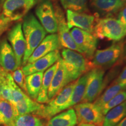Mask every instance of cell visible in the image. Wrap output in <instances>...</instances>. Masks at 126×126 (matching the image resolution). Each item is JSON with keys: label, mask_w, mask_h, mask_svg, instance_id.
Here are the masks:
<instances>
[{"label": "cell", "mask_w": 126, "mask_h": 126, "mask_svg": "<svg viewBox=\"0 0 126 126\" xmlns=\"http://www.w3.org/2000/svg\"><path fill=\"white\" fill-rule=\"evenodd\" d=\"M17 116L16 110L11 103L0 97V124L8 126Z\"/></svg>", "instance_id": "25"}, {"label": "cell", "mask_w": 126, "mask_h": 126, "mask_svg": "<svg viewBox=\"0 0 126 126\" xmlns=\"http://www.w3.org/2000/svg\"><path fill=\"white\" fill-rule=\"evenodd\" d=\"M88 0H60L63 7L66 10L83 13L87 12Z\"/></svg>", "instance_id": "27"}, {"label": "cell", "mask_w": 126, "mask_h": 126, "mask_svg": "<svg viewBox=\"0 0 126 126\" xmlns=\"http://www.w3.org/2000/svg\"><path fill=\"white\" fill-rule=\"evenodd\" d=\"M93 34L96 38L107 39L117 42L126 35V31L116 19L106 18L96 19Z\"/></svg>", "instance_id": "4"}, {"label": "cell", "mask_w": 126, "mask_h": 126, "mask_svg": "<svg viewBox=\"0 0 126 126\" xmlns=\"http://www.w3.org/2000/svg\"><path fill=\"white\" fill-rule=\"evenodd\" d=\"M61 57L68 83L76 81L93 68L86 57L74 50L64 48L61 51Z\"/></svg>", "instance_id": "2"}, {"label": "cell", "mask_w": 126, "mask_h": 126, "mask_svg": "<svg viewBox=\"0 0 126 126\" xmlns=\"http://www.w3.org/2000/svg\"><path fill=\"white\" fill-rule=\"evenodd\" d=\"M75 81L64 86L53 99L44 105L42 109L36 112L35 114L40 117L49 120L50 118L64 110V108L71 95L74 87Z\"/></svg>", "instance_id": "5"}, {"label": "cell", "mask_w": 126, "mask_h": 126, "mask_svg": "<svg viewBox=\"0 0 126 126\" xmlns=\"http://www.w3.org/2000/svg\"><path fill=\"white\" fill-rule=\"evenodd\" d=\"M1 4H0V12H1Z\"/></svg>", "instance_id": "36"}, {"label": "cell", "mask_w": 126, "mask_h": 126, "mask_svg": "<svg viewBox=\"0 0 126 126\" xmlns=\"http://www.w3.org/2000/svg\"><path fill=\"white\" fill-rule=\"evenodd\" d=\"M8 126H46L40 117L32 114L18 115Z\"/></svg>", "instance_id": "26"}, {"label": "cell", "mask_w": 126, "mask_h": 126, "mask_svg": "<svg viewBox=\"0 0 126 126\" xmlns=\"http://www.w3.org/2000/svg\"><path fill=\"white\" fill-rule=\"evenodd\" d=\"M3 1H4V0H0V2H2Z\"/></svg>", "instance_id": "38"}, {"label": "cell", "mask_w": 126, "mask_h": 126, "mask_svg": "<svg viewBox=\"0 0 126 126\" xmlns=\"http://www.w3.org/2000/svg\"><path fill=\"white\" fill-rule=\"evenodd\" d=\"M123 48V42H117L106 48L96 50L91 62L93 68L104 69L112 66L122 56Z\"/></svg>", "instance_id": "6"}, {"label": "cell", "mask_w": 126, "mask_h": 126, "mask_svg": "<svg viewBox=\"0 0 126 126\" xmlns=\"http://www.w3.org/2000/svg\"><path fill=\"white\" fill-rule=\"evenodd\" d=\"M23 33L26 40V50L23 56V65L27 61L36 48L46 35V31L33 14L25 16L22 25Z\"/></svg>", "instance_id": "1"}, {"label": "cell", "mask_w": 126, "mask_h": 126, "mask_svg": "<svg viewBox=\"0 0 126 126\" xmlns=\"http://www.w3.org/2000/svg\"><path fill=\"white\" fill-rule=\"evenodd\" d=\"M70 33L81 54L92 60L98 43L96 37L92 33L77 28H72Z\"/></svg>", "instance_id": "9"}, {"label": "cell", "mask_w": 126, "mask_h": 126, "mask_svg": "<svg viewBox=\"0 0 126 126\" xmlns=\"http://www.w3.org/2000/svg\"><path fill=\"white\" fill-rule=\"evenodd\" d=\"M7 37L15 55L18 68L21 65L26 50V40L21 23L16 24L8 33Z\"/></svg>", "instance_id": "12"}, {"label": "cell", "mask_w": 126, "mask_h": 126, "mask_svg": "<svg viewBox=\"0 0 126 126\" xmlns=\"http://www.w3.org/2000/svg\"><path fill=\"white\" fill-rule=\"evenodd\" d=\"M92 7L103 15H112L118 11L125 5L122 0H91Z\"/></svg>", "instance_id": "18"}, {"label": "cell", "mask_w": 126, "mask_h": 126, "mask_svg": "<svg viewBox=\"0 0 126 126\" xmlns=\"http://www.w3.org/2000/svg\"><path fill=\"white\" fill-rule=\"evenodd\" d=\"M77 123L75 111L74 109L71 108L50 118L47 126H75Z\"/></svg>", "instance_id": "19"}, {"label": "cell", "mask_w": 126, "mask_h": 126, "mask_svg": "<svg viewBox=\"0 0 126 126\" xmlns=\"http://www.w3.org/2000/svg\"><path fill=\"white\" fill-rule=\"evenodd\" d=\"M43 74V72H37L25 77L26 93L31 99L36 101L42 87Z\"/></svg>", "instance_id": "21"}, {"label": "cell", "mask_w": 126, "mask_h": 126, "mask_svg": "<svg viewBox=\"0 0 126 126\" xmlns=\"http://www.w3.org/2000/svg\"><path fill=\"white\" fill-rule=\"evenodd\" d=\"M57 67V64L56 62L54 65L47 69L43 74L42 87H41L37 98L36 99V102L38 103L42 104L46 103L49 102V99L48 97V91L53 76L56 71Z\"/></svg>", "instance_id": "22"}, {"label": "cell", "mask_w": 126, "mask_h": 126, "mask_svg": "<svg viewBox=\"0 0 126 126\" xmlns=\"http://www.w3.org/2000/svg\"><path fill=\"white\" fill-rule=\"evenodd\" d=\"M67 20L69 29L74 27L93 34L96 18L87 14L67 10Z\"/></svg>", "instance_id": "13"}, {"label": "cell", "mask_w": 126, "mask_h": 126, "mask_svg": "<svg viewBox=\"0 0 126 126\" xmlns=\"http://www.w3.org/2000/svg\"><path fill=\"white\" fill-rule=\"evenodd\" d=\"M123 1V2H124V3H126V0H122Z\"/></svg>", "instance_id": "37"}, {"label": "cell", "mask_w": 126, "mask_h": 126, "mask_svg": "<svg viewBox=\"0 0 126 126\" xmlns=\"http://www.w3.org/2000/svg\"><path fill=\"white\" fill-rule=\"evenodd\" d=\"M126 116V100L110 109L104 116L102 126H115Z\"/></svg>", "instance_id": "23"}, {"label": "cell", "mask_w": 126, "mask_h": 126, "mask_svg": "<svg viewBox=\"0 0 126 126\" xmlns=\"http://www.w3.org/2000/svg\"><path fill=\"white\" fill-rule=\"evenodd\" d=\"M78 126H97L92 124H88V123H80L79 124Z\"/></svg>", "instance_id": "34"}, {"label": "cell", "mask_w": 126, "mask_h": 126, "mask_svg": "<svg viewBox=\"0 0 126 126\" xmlns=\"http://www.w3.org/2000/svg\"><path fill=\"white\" fill-rule=\"evenodd\" d=\"M122 82L126 83V66L124 68L123 70H122V71L121 72V73L120 74L117 78L114 80L113 83Z\"/></svg>", "instance_id": "31"}, {"label": "cell", "mask_w": 126, "mask_h": 126, "mask_svg": "<svg viewBox=\"0 0 126 126\" xmlns=\"http://www.w3.org/2000/svg\"><path fill=\"white\" fill-rule=\"evenodd\" d=\"M126 100V90L122 91L110 99L101 108V111L105 116L111 109L118 106Z\"/></svg>", "instance_id": "28"}, {"label": "cell", "mask_w": 126, "mask_h": 126, "mask_svg": "<svg viewBox=\"0 0 126 126\" xmlns=\"http://www.w3.org/2000/svg\"><path fill=\"white\" fill-rule=\"evenodd\" d=\"M58 25V36L60 46L81 53V51L72 38L64 14L59 7L54 9Z\"/></svg>", "instance_id": "11"}, {"label": "cell", "mask_w": 126, "mask_h": 126, "mask_svg": "<svg viewBox=\"0 0 126 126\" xmlns=\"http://www.w3.org/2000/svg\"><path fill=\"white\" fill-rule=\"evenodd\" d=\"M104 69L97 67L92 68L87 72L85 92L81 102L92 103L99 96L104 87Z\"/></svg>", "instance_id": "7"}, {"label": "cell", "mask_w": 126, "mask_h": 126, "mask_svg": "<svg viewBox=\"0 0 126 126\" xmlns=\"http://www.w3.org/2000/svg\"><path fill=\"white\" fill-rule=\"evenodd\" d=\"M36 15L47 33L57 32L58 25L55 10L50 0H43L36 7Z\"/></svg>", "instance_id": "10"}, {"label": "cell", "mask_w": 126, "mask_h": 126, "mask_svg": "<svg viewBox=\"0 0 126 126\" xmlns=\"http://www.w3.org/2000/svg\"><path fill=\"white\" fill-rule=\"evenodd\" d=\"M12 77L13 78V79L15 81V82L16 83L19 87L24 91L26 94V88L25 85V75L22 70V69L17 68L16 70L12 72Z\"/></svg>", "instance_id": "29"}, {"label": "cell", "mask_w": 126, "mask_h": 126, "mask_svg": "<svg viewBox=\"0 0 126 126\" xmlns=\"http://www.w3.org/2000/svg\"><path fill=\"white\" fill-rule=\"evenodd\" d=\"M36 2L37 0H6L0 15V24L8 26L11 22L23 18Z\"/></svg>", "instance_id": "3"}, {"label": "cell", "mask_w": 126, "mask_h": 126, "mask_svg": "<svg viewBox=\"0 0 126 126\" xmlns=\"http://www.w3.org/2000/svg\"><path fill=\"white\" fill-rule=\"evenodd\" d=\"M126 90V83H112L100 96L94 101V104L101 110V108L114 96L122 91Z\"/></svg>", "instance_id": "24"}, {"label": "cell", "mask_w": 126, "mask_h": 126, "mask_svg": "<svg viewBox=\"0 0 126 126\" xmlns=\"http://www.w3.org/2000/svg\"><path fill=\"white\" fill-rule=\"evenodd\" d=\"M0 67L8 72L18 68L15 55L6 39L0 42Z\"/></svg>", "instance_id": "17"}, {"label": "cell", "mask_w": 126, "mask_h": 126, "mask_svg": "<svg viewBox=\"0 0 126 126\" xmlns=\"http://www.w3.org/2000/svg\"><path fill=\"white\" fill-rule=\"evenodd\" d=\"M60 45L57 34H50L45 37L42 42L34 50L28 59L27 63H32L48 53L59 50Z\"/></svg>", "instance_id": "15"}, {"label": "cell", "mask_w": 126, "mask_h": 126, "mask_svg": "<svg viewBox=\"0 0 126 126\" xmlns=\"http://www.w3.org/2000/svg\"><path fill=\"white\" fill-rule=\"evenodd\" d=\"M86 81H87V73L82 75L75 81V85L72 90L71 95L69 100L64 106V110L72 108L81 102L85 92Z\"/></svg>", "instance_id": "20"}, {"label": "cell", "mask_w": 126, "mask_h": 126, "mask_svg": "<svg viewBox=\"0 0 126 126\" xmlns=\"http://www.w3.org/2000/svg\"><path fill=\"white\" fill-rule=\"evenodd\" d=\"M123 51H126V46H124V48H123ZM125 56L126 57V55Z\"/></svg>", "instance_id": "35"}, {"label": "cell", "mask_w": 126, "mask_h": 126, "mask_svg": "<svg viewBox=\"0 0 126 126\" xmlns=\"http://www.w3.org/2000/svg\"><path fill=\"white\" fill-rule=\"evenodd\" d=\"M60 58L61 54L59 50H55L34 62L25 64L22 68V70L25 76L37 72H44L54 65Z\"/></svg>", "instance_id": "14"}, {"label": "cell", "mask_w": 126, "mask_h": 126, "mask_svg": "<svg viewBox=\"0 0 126 126\" xmlns=\"http://www.w3.org/2000/svg\"><path fill=\"white\" fill-rule=\"evenodd\" d=\"M117 20L126 31V5H124V7L120 10Z\"/></svg>", "instance_id": "30"}, {"label": "cell", "mask_w": 126, "mask_h": 126, "mask_svg": "<svg viewBox=\"0 0 126 126\" xmlns=\"http://www.w3.org/2000/svg\"><path fill=\"white\" fill-rule=\"evenodd\" d=\"M115 126H126V116Z\"/></svg>", "instance_id": "33"}, {"label": "cell", "mask_w": 126, "mask_h": 126, "mask_svg": "<svg viewBox=\"0 0 126 126\" xmlns=\"http://www.w3.org/2000/svg\"><path fill=\"white\" fill-rule=\"evenodd\" d=\"M8 73V72H6L5 71L3 70V69L0 67V79H2L3 78H4L6 76L7 74Z\"/></svg>", "instance_id": "32"}, {"label": "cell", "mask_w": 126, "mask_h": 126, "mask_svg": "<svg viewBox=\"0 0 126 126\" xmlns=\"http://www.w3.org/2000/svg\"><path fill=\"white\" fill-rule=\"evenodd\" d=\"M79 124H92L102 126L104 114L101 110L92 102H81L74 106Z\"/></svg>", "instance_id": "8"}, {"label": "cell", "mask_w": 126, "mask_h": 126, "mask_svg": "<svg viewBox=\"0 0 126 126\" xmlns=\"http://www.w3.org/2000/svg\"><path fill=\"white\" fill-rule=\"evenodd\" d=\"M57 67L48 91V97L49 100L53 99L57 94H59V92L64 86L68 84L67 81V73L61 57L57 61Z\"/></svg>", "instance_id": "16"}]
</instances>
